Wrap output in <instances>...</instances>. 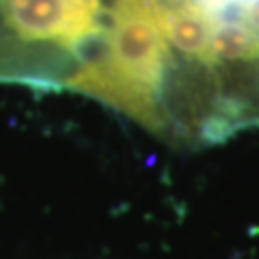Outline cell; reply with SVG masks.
Wrapping results in <instances>:
<instances>
[{
	"instance_id": "obj_1",
	"label": "cell",
	"mask_w": 259,
	"mask_h": 259,
	"mask_svg": "<svg viewBox=\"0 0 259 259\" xmlns=\"http://www.w3.org/2000/svg\"><path fill=\"white\" fill-rule=\"evenodd\" d=\"M102 20L151 78L162 141L203 149L259 130V0H104Z\"/></svg>"
},
{
	"instance_id": "obj_2",
	"label": "cell",
	"mask_w": 259,
	"mask_h": 259,
	"mask_svg": "<svg viewBox=\"0 0 259 259\" xmlns=\"http://www.w3.org/2000/svg\"><path fill=\"white\" fill-rule=\"evenodd\" d=\"M104 0H0V84L65 91L100 39Z\"/></svg>"
}]
</instances>
